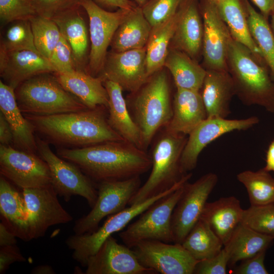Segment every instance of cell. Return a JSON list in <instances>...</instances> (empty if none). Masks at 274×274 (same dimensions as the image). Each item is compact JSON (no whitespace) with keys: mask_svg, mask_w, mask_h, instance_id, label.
<instances>
[{"mask_svg":"<svg viewBox=\"0 0 274 274\" xmlns=\"http://www.w3.org/2000/svg\"><path fill=\"white\" fill-rule=\"evenodd\" d=\"M242 223L274 239V203L244 210Z\"/></svg>","mask_w":274,"mask_h":274,"instance_id":"40","label":"cell"},{"mask_svg":"<svg viewBox=\"0 0 274 274\" xmlns=\"http://www.w3.org/2000/svg\"><path fill=\"white\" fill-rule=\"evenodd\" d=\"M273 240L241 223L223 247L228 256V265L233 266L238 261L266 251Z\"/></svg>","mask_w":274,"mask_h":274,"instance_id":"31","label":"cell"},{"mask_svg":"<svg viewBox=\"0 0 274 274\" xmlns=\"http://www.w3.org/2000/svg\"><path fill=\"white\" fill-rule=\"evenodd\" d=\"M217 4L231 37L249 49L260 62L266 65L250 31L245 0H221Z\"/></svg>","mask_w":274,"mask_h":274,"instance_id":"30","label":"cell"},{"mask_svg":"<svg viewBox=\"0 0 274 274\" xmlns=\"http://www.w3.org/2000/svg\"><path fill=\"white\" fill-rule=\"evenodd\" d=\"M226 63L236 95L246 106L258 105L274 114V82L265 64L231 37Z\"/></svg>","mask_w":274,"mask_h":274,"instance_id":"3","label":"cell"},{"mask_svg":"<svg viewBox=\"0 0 274 274\" xmlns=\"http://www.w3.org/2000/svg\"><path fill=\"white\" fill-rule=\"evenodd\" d=\"M50 61L39 52L24 50L0 51V75L3 82L14 89L26 80L44 73H55Z\"/></svg>","mask_w":274,"mask_h":274,"instance_id":"20","label":"cell"},{"mask_svg":"<svg viewBox=\"0 0 274 274\" xmlns=\"http://www.w3.org/2000/svg\"><path fill=\"white\" fill-rule=\"evenodd\" d=\"M14 91L17 105L24 114L50 115L88 109L62 86L54 73L33 76Z\"/></svg>","mask_w":274,"mask_h":274,"instance_id":"5","label":"cell"},{"mask_svg":"<svg viewBox=\"0 0 274 274\" xmlns=\"http://www.w3.org/2000/svg\"><path fill=\"white\" fill-rule=\"evenodd\" d=\"M218 180L216 174L209 173L193 183H185L183 193L172 214L174 243L181 244L199 220Z\"/></svg>","mask_w":274,"mask_h":274,"instance_id":"14","label":"cell"},{"mask_svg":"<svg viewBox=\"0 0 274 274\" xmlns=\"http://www.w3.org/2000/svg\"><path fill=\"white\" fill-rule=\"evenodd\" d=\"M164 67L171 73L177 88L200 91L206 70L184 52L169 48Z\"/></svg>","mask_w":274,"mask_h":274,"instance_id":"33","label":"cell"},{"mask_svg":"<svg viewBox=\"0 0 274 274\" xmlns=\"http://www.w3.org/2000/svg\"><path fill=\"white\" fill-rule=\"evenodd\" d=\"M186 135L164 129L155 142L150 155V175L131 198L129 206L141 203L170 189L185 175L181 172L180 160L188 139Z\"/></svg>","mask_w":274,"mask_h":274,"instance_id":"6","label":"cell"},{"mask_svg":"<svg viewBox=\"0 0 274 274\" xmlns=\"http://www.w3.org/2000/svg\"><path fill=\"white\" fill-rule=\"evenodd\" d=\"M36 138L38 152L49 168L51 185L57 195L66 201L73 196H80L93 208L97 198V190L92 180L76 165L55 154L47 141L38 136Z\"/></svg>","mask_w":274,"mask_h":274,"instance_id":"9","label":"cell"},{"mask_svg":"<svg viewBox=\"0 0 274 274\" xmlns=\"http://www.w3.org/2000/svg\"><path fill=\"white\" fill-rule=\"evenodd\" d=\"M0 173L22 190L51 185L49 168L40 156L10 145L1 144Z\"/></svg>","mask_w":274,"mask_h":274,"instance_id":"13","label":"cell"},{"mask_svg":"<svg viewBox=\"0 0 274 274\" xmlns=\"http://www.w3.org/2000/svg\"><path fill=\"white\" fill-rule=\"evenodd\" d=\"M31 5L36 14L53 19L60 14L80 6V0H35Z\"/></svg>","mask_w":274,"mask_h":274,"instance_id":"44","label":"cell"},{"mask_svg":"<svg viewBox=\"0 0 274 274\" xmlns=\"http://www.w3.org/2000/svg\"><path fill=\"white\" fill-rule=\"evenodd\" d=\"M105 108L99 107L54 115L24 114V116L33 125L36 131L55 144L79 148L124 141L110 125Z\"/></svg>","mask_w":274,"mask_h":274,"instance_id":"2","label":"cell"},{"mask_svg":"<svg viewBox=\"0 0 274 274\" xmlns=\"http://www.w3.org/2000/svg\"><path fill=\"white\" fill-rule=\"evenodd\" d=\"M263 169L268 172H274V140L268 147L266 154V164Z\"/></svg>","mask_w":274,"mask_h":274,"instance_id":"52","label":"cell"},{"mask_svg":"<svg viewBox=\"0 0 274 274\" xmlns=\"http://www.w3.org/2000/svg\"><path fill=\"white\" fill-rule=\"evenodd\" d=\"M267 19L274 13V0H251Z\"/></svg>","mask_w":274,"mask_h":274,"instance_id":"51","label":"cell"},{"mask_svg":"<svg viewBox=\"0 0 274 274\" xmlns=\"http://www.w3.org/2000/svg\"><path fill=\"white\" fill-rule=\"evenodd\" d=\"M152 27L141 7L130 10L115 32L110 44L112 51L120 52L145 48Z\"/></svg>","mask_w":274,"mask_h":274,"instance_id":"29","label":"cell"},{"mask_svg":"<svg viewBox=\"0 0 274 274\" xmlns=\"http://www.w3.org/2000/svg\"><path fill=\"white\" fill-rule=\"evenodd\" d=\"M244 210L234 196L207 202L201 218L205 220L224 245L241 223Z\"/></svg>","mask_w":274,"mask_h":274,"instance_id":"27","label":"cell"},{"mask_svg":"<svg viewBox=\"0 0 274 274\" xmlns=\"http://www.w3.org/2000/svg\"><path fill=\"white\" fill-rule=\"evenodd\" d=\"M80 5L89 19L90 50L88 73L96 77L101 74L110 44L118 27L130 10L114 11L103 9L93 0H80Z\"/></svg>","mask_w":274,"mask_h":274,"instance_id":"12","label":"cell"},{"mask_svg":"<svg viewBox=\"0 0 274 274\" xmlns=\"http://www.w3.org/2000/svg\"><path fill=\"white\" fill-rule=\"evenodd\" d=\"M38 51L50 60L61 37L59 29L51 19L36 15L29 19Z\"/></svg>","mask_w":274,"mask_h":274,"instance_id":"38","label":"cell"},{"mask_svg":"<svg viewBox=\"0 0 274 274\" xmlns=\"http://www.w3.org/2000/svg\"><path fill=\"white\" fill-rule=\"evenodd\" d=\"M170 48L184 52L198 61L202 57L203 23L199 0H184Z\"/></svg>","mask_w":274,"mask_h":274,"instance_id":"21","label":"cell"},{"mask_svg":"<svg viewBox=\"0 0 274 274\" xmlns=\"http://www.w3.org/2000/svg\"><path fill=\"white\" fill-rule=\"evenodd\" d=\"M133 251L143 266L161 274L194 273L198 261L180 243L145 240L136 244Z\"/></svg>","mask_w":274,"mask_h":274,"instance_id":"15","label":"cell"},{"mask_svg":"<svg viewBox=\"0 0 274 274\" xmlns=\"http://www.w3.org/2000/svg\"><path fill=\"white\" fill-rule=\"evenodd\" d=\"M33 274H54L55 271L53 268L49 265H40L34 267L31 270Z\"/></svg>","mask_w":274,"mask_h":274,"instance_id":"53","label":"cell"},{"mask_svg":"<svg viewBox=\"0 0 274 274\" xmlns=\"http://www.w3.org/2000/svg\"><path fill=\"white\" fill-rule=\"evenodd\" d=\"M36 15L31 4L28 0H0V19L3 23L29 19Z\"/></svg>","mask_w":274,"mask_h":274,"instance_id":"42","label":"cell"},{"mask_svg":"<svg viewBox=\"0 0 274 274\" xmlns=\"http://www.w3.org/2000/svg\"><path fill=\"white\" fill-rule=\"evenodd\" d=\"M15 89L0 81V110L9 123L16 149L36 153L38 152L35 127L22 115L16 99Z\"/></svg>","mask_w":274,"mask_h":274,"instance_id":"24","label":"cell"},{"mask_svg":"<svg viewBox=\"0 0 274 274\" xmlns=\"http://www.w3.org/2000/svg\"><path fill=\"white\" fill-rule=\"evenodd\" d=\"M25 258L21 254L16 245L1 247L0 273H4L9 266L16 262H24Z\"/></svg>","mask_w":274,"mask_h":274,"instance_id":"47","label":"cell"},{"mask_svg":"<svg viewBox=\"0 0 274 274\" xmlns=\"http://www.w3.org/2000/svg\"><path fill=\"white\" fill-rule=\"evenodd\" d=\"M112 235L86 262V274H147L155 271L143 266L134 251Z\"/></svg>","mask_w":274,"mask_h":274,"instance_id":"19","label":"cell"},{"mask_svg":"<svg viewBox=\"0 0 274 274\" xmlns=\"http://www.w3.org/2000/svg\"><path fill=\"white\" fill-rule=\"evenodd\" d=\"M50 61L56 73L79 71L72 47L62 35L51 54Z\"/></svg>","mask_w":274,"mask_h":274,"instance_id":"43","label":"cell"},{"mask_svg":"<svg viewBox=\"0 0 274 274\" xmlns=\"http://www.w3.org/2000/svg\"><path fill=\"white\" fill-rule=\"evenodd\" d=\"M266 251L242 261L241 263L234 269L235 274H267L268 272L264 265Z\"/></svg>","mask_w":274,"mask_h":274,"instance_id":"46","label":"cell"},{"mask_svg":"<svg viewBox=\"0 0 274 274\" xmlns=\"http://www.w3.org/2000/svg\"><path fill=\"white\" fill-rule=\"evenodd\" d=\"M181 244L197 261L216 256L224 247L222 241L208 223L201 218Z\"/></svg>","mask_w":274,"mask_h":274,"instance_id":"35","label":"cell"},{"mask_svg":"<svg viewBox=\"0 0 274 274\" xmlns=\"http://www.w3.org/2000/svg\"><path fill=\"white\" fill-rule=\"evenodd\" d=\"M147 0H134V2L136 4L141 7H142Z\"/></svg>","mask_w":274,"mask_h":274,"instance_id":"55","label":"cell"},{"mask_svg":"<svg viewBox=\"0 0 274 274\" xmlns=\"http://www.w3.org/2000/svg\"><path fill=\"white\" fill-rule=\"evenodd\" d=\"M27 218L22 240L41 237L51 226L72 221L73 217L61 206L52 185L22 189Z\"/></svg>","mask_w":274,"mask_h":274,"instance_id":"10","label":"cell"},{"mask_svg":"<svg viewBox=\"0 0 274 274\" xmlns=\"http://www.w3.org/2000/svg\"><path fill=\"white\" fill-rule=\"evenodd\" d=\"M141 184L140 176L99 182L96 202L89 213L75 221L73 227L75 234L92 232L98 228L105 217L125 209L141 186Z\"/></svg>","mask_w":274,"mask_h":274,"instance_id":"11","label":"cell"},{"mask_svg":"<svg viewBox=\"0 0 274 274\" xmlns=\"http://www.w3.org/2000/svg\"><path fill=\"white\" fill-rule=\"evenodd\" d=\"M0 213L2 222L22 239L28 215L23 194L1 175Z\"/></svg>","mask_w":274,"mask_h":274,"instance_id":"32","label":"cell"},{"mask_svg":"<svg viewBox=\"0 0 274 274\" xmlns=\"http://www.w3.org/2000/svg\"><path fill=\"white\" fill-rule=\"evenodd\" d=\"M199 92L207 117L226 118L231 113L230 102L235 93L228 71L206 70Z\"/></svg>","mask_w":274,"mask_h":274,"instance_id":"23","label":"cell"},{"mask_svg":"<svg viewBox=\"0 0 274 274\" xmlns=\"http://www.w3.org/2000/svg\"><path fill=\"white\" fill-rule=\"evenodd\" d=\"M132 93L127 106L140 130L145 150L158 130L166 126L173 116V102L166 72L162 68L156 72Z\"/></svg>","mask_w":274,"mask_h":274,"instance_id":"4","label":"cell"},{"mask_svg":"<svg viewBox=\"0 0 274 274\" xmlns=\"http://www.w3.org/2000/svg\"><path fill=\"white\" fill-rule=\"evenodd\" d=\"M85 13V10L80 5L52 20L72 47L79 70L88 73L89 40L83 16Z\"/></svg>","mask_w":274,"mask_h":274,"instance_id":"26","label":"cell"},{"mask_svg":"<svg viewBox=\"0 0 274 274\" xmlns=\"http://www.w3.org/2000/svg\"><path fill=\"white\" fill-rule=\"evenodd\" d=\"M184 0H147L141 7L152 27L174 16Z\"/></svg>","mask_w":274,"mask_h":274,"instance_id":"41","label":"cell"},{"mask_svg":"<svg viewBox=\"0 0 274 274\" xmlns=\"http://www.w3.org/2000/svg\"><path fill=\"white\" fill-rule=\"evenodd\" d=\"M57 155L99 183L140 176L152 167L151 155L126 141H110L73 149L61 148Z\"/></svg>","mask_w":274,"mask_h":274,"instance_id":"1","label":"cell"},{"mask_svg":"<svg viewBox=\"0 0 274 274\" xmlns=\"http://www.w3.org/2000/svg\"><path fill=\"white\" fill-rule=\"evenodd\" d=\"M180 14L179 8L169 19L152 27L146 47V65L149 77L164 67Z\"/></svg>","mask_w":274,"mask_h":274,"instance_id":"34","label":"cell"},{"mask_svg":"<svg viewBox=\"0 0 274 274\" xmlns=\"http://www.w3.org/2000/svg\"><path fill=\"white\" fill-rule=\"evenodd\" d=\"M104 85L109 97L108 121L110 125L125 141L144 150L141 133L129 113L122 87L108 80L104 81Z\"/></svg>","mask_w":274,"mask_h":274,"instance_id":"28","label":"cell"},{"mask_svg":"<svg viewBox=\"0 0 274 274\" xmlns=\"http://www.w3.org/2000/svg\"><path fill=\"white\" fill-rule=\"evenodd\" d=\"M184 184L156 201L138 220L121 231L119 235L123 244L133 248L145 240L174 243L172 214L183 193Z\"/></svg>","mask_w":274,"mask_h":274,"instance_id":"8","label":"cell"},{"mask_svg":"<svg viewBox=\"0 0 274 274\" xmlns=\"http://www.w3.org/2000/svg\"><path fill=\"white\" fill-rule=\"evenodd\" d=\"M236 178L246 188L251 206L274 203V178L263 168L256 172L243 171Z\"/></svg>","mask_w":274,"mask_h":274,"instance_id":"37","label":"cell"},{"mask_svg":"<svg viewBox=\"0 0 274 274\" xmlns=\"http://www.w3.org/2000/svg\"><path fill=\"white\" fill-rule=\"evenodd\" d=\"M54 74L62 86L88 109L108 108L109 95L100 76L94 77L80 71Z\"/></svg>","mask_w":274,"mask_h":274,"instance_id":"25","label":"cell"},{"mask_svg":"<svg viewBox=\"0 0 274 274\" xmlns=\"http://www.w3.org/2000/svg\"><path fill=\"white\" fill-rule=\"evenodd\" d=\"M203 23L202 63L206 70L227 71V49L231 36L214 0H199Z\"/></svg>","mask_w":274,"mask_h":274,"instance_id":"16","label":"cell"},{"mask_svg":"<svg viewBox=\"0 0 274 274\" xmlns=\"http://www.w3.org/2000/svg\"><path fill=\"white\" fill-rule=\"evenodd\" d=\"M104 80L117 83L131 92L139 89L149 79L146 65V49L108 52L100 76Z\"/></svg>","mask_w":274,"mask_h":274,"instance_id":"18","label":"cell"},{"mask_svg":"<svg viewBox=\"0 0 274 274\" xmlns=\"http://www.w3.org/2000/svg\"><path fill=\"white\" fill-rule=\"evenodd\" d=\"M31 4L35 0H28Z\"/></svg>","mask_w":274,"mask_h":274,"instance_id":"57","label":"cell"},{"mask_svg":"<svg viewBox=\"0 0 274 274\" xmlns=\"http://www.w3.org/2000/svg\"><path fill=\"white\" fill-rule=\"evenodd\" d=\"M270 17H271V20H270V23H269V24H270V28L271 29L272 32L274 36V13H273L271 15Z\"/></svg>","mask_w":274,"mask_h":274,"instance_id":"54","label":"cell"},{"mask_svg":"<svg viewBox=\"0 0 274 274\" xmlns=\"http://www.w3.org/2000/svg\"><path fill=\"white\" fill-rule=\"evenodd\" d=\"M188 180L187 177H184L170 189L109 216L104 224L92 232L70 235L65 240V244L70 249L73 251V258L82 266L85 267L88 259L97 252L109 236L123 230L133 219L156 201L177 190Z\"/></svg>","mask_w":274,"mask_h":274,"instance_id":"7","label":"cell"},{"mask_svg":"<svg viewBox=\"0 0 274 274\" xmlns=\"http://www.w3.org/2000/svg\"><path fill=\"white\" fill-rule=\"evenodd\" d=\"M228 256L224 248L216 256L198 261L194 269L195 274H226Z\"/></svg>","mask_w":274,"mask_h":274,"instance_id":"45","label":"cell"},{"mask_svg":"<svg viewBox=\"0 0 274 274\" xmlns=\"http://www.w3.org/2000/svg\"><path fill=\"white\" fill-rule=\"evenodd\" d=\"M103 9L111 11L118 9L131 10L138 5L131 0H93Z\"/></svg>","mask_w":274,"mask_h":274,"instance_id":"48","label":"cell"},{"mask_svg":"<svg viewBox=\"0 0 274 274\" xmlns=\"http://www.w3.org/2000/svg\"><path fill=\"white\" fill-rule=\"evenodd\" d=\"M10 23L1 39L0 51L10 52L29 50L38 52L29 20H18Z\"/></svg>","mask_w":274,"mask_h":274,"instance_id":"39","label":"cell"},{"mask_svg":"<svg viewBox=\"0 0 274 274\" xmlns=\"http://www.w3.org/2000/svg\"><path fill=\"white\" fill-rule=\"evenodd\" d=\"M248 23L251 35L274 82V36L268 19L245 0Z\"/></svg>","mask_w":274,"mask_h":274,"instance_id":"36","label":"cell"},{"mask_svg":"<svg viewBox=\"0 0 274 274\" xmlns=\"http://www.w3.org/2000/svg\"><path fill=\"white\" fill-rule=\"evenodd\" d=\"M216 3H218L219 2H220V1L221 0H214Z\"/></svg>","mask_w":274,"mask_h":274,"instance_id":"56","label":"cell"},{"mask_svg":"<svg viewBox=\"0 0 274 274\" xmlns=\"http://www.w3.org/2000/svg\"><path fill=\"white\" fill-rule=\"evenodd\" d=\"M207 118L199 91L177 88L173 101V116L163 128L172 133L189 135Z\"/></svg>","mask_w":274,"mask_h":274,"instance_id":"22","label":"cell"},{"mask_svg":"<svg viewBox=\"0 0 274 274\" xmlns=\"http://www.w3.org/2000/svg\"><path fill=\"white\" fill-rule=\"evenodd\" d=\"M259 122L256 116L242 119L207 117L188 135L180 160L182 174L186 175L195 168L201 152L211 142L227 133L248 129Z\"/></svg>","mask_w":274,"mask_h":274,"instance_id":"17","label":"cell"},{"mask_svg":"<svg viewBox=\"0 0 274 274\" xmlns=\"http://www.w3.org/2000/svg\"><path fill=\"white\" fill-rule=\"evenodd\" d=\"M11 128L2 112L0 113V142L2 145H9L13 142Z\"/></svg>","mask_w":274,"mask_h":274,"instance_id":"49","label":"cell"},{"mask_svg":"<svg viewBox=\"0 0 274 274\" xmlns=\"http://www.w3.org/2000/svg\"><path fill=\"white\" fill-rule=\"evenodd\" d=\"M15 234L1 222L0 223V247L16 245Z\"/></svg>","mask_w":274,"mask_h":274,"instance_id":"50","label":"cell"}]
</instances>
